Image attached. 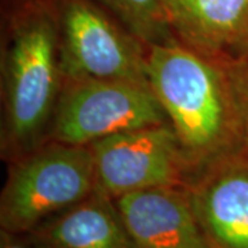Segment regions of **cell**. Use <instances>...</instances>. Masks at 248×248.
I'll use <instances>...</instances> for the list:
<instances>
[{
	"instance_id": "ba28073f",
	"label": "cell",
	"mask_w": 248,
	"mask_h": 248,
	"mask_svg": "<svg viewBox=\"0 0 248 248\" xmlns=\"http://www.w3.org/2000/svg\"><path fill=\"white\" fill-rule=\"evenodd\" d=\"M134 248H208L186 186H160L115 200Z\"/></svg>"
},
{
	"instance_id": "52a82bcc",
	"label": "cell",
	"mask_w": 248,
	"mask_h": 248,
	"mask_svg": "<svg viewBox=\"0 0 248 248\" xmlns=\"http://www.w3.org/2000/svg\"><path fill=\"white\" fill-rule=\"evenodd\" d=\"M208 248H248V153L214 161L186 182Z\"/></svg>"
},
{
	"instance_id": "9c48e42d",
	"label": "cell",
	"mask_w": 248,
	"mask_h": 248,
	"mask_svg": "<svg viewBox=\"0 0 248 248\" xmlns=\"http://www.w3.org/2000/svg\"><path fill=\"white\" fill-rule=\"evenodd\" d=\"M179 43L214 60L237 58L248 37V0H163Z\"/></svg>"
},
{
	"instance_id": "5b68a950",
	"label": "cell",
	"mask_w": 248,
	"mask_h": 248,
	"mask_svg": "<svg viewBox=\"0 0 248 248\" xmlns=\"http://www.w3.org/2000/svg\"><path fill=\"white\" fill-rule=\"evenodd\" d=\"M65 79L149 84V47L95 0H53Z\"/></svg>"
},
{
	"instance_id": "3957f363",
	"label": "cell",
	"mask_w": 248,
	"mask_h": 248,
	"mask_svg": "<svg viewBox=\"0 0 248 248\" xmlns=\"http://www.w3.org/2000/svg\"><path fill=\"white\" fill-rule=\"evenodd\" d=\"M0 231L24 236L95 190L90 146L48 141L7 163Z\"/></svg>"
},
{
	"instance_id": "30bf717a",
	"label": "cell",
	"mask_w": 248,
	"mask_h": 248,
	"mask_svg": "<svg viewBox=\"0 0 248 248\" xmlns=\"http://www.w3.org/2000/svg\"><path fill=\"white\" fill-rule=\"evenodd\" d=\"M21 237L31 248H134L115 200L97 189Z\"/></svg>"
},
{
	"instance_id": "7a4b0ae2",
	"label": "cell",
	"mask_w": 248,
	"mask_h": 248,
	"mask_svg": "<svg viewBox=\"0 0 248 248\" xmlns=\"http://www.w3.org/2000/svg\"><path fill=\"white\" fill-rule=\"evenodd\" d=\"M148 80L177 135L190 177L246 151L226 61L172 40L149 47Z\"/></svg>"
},
{
	"instance_id": "4fadbf2b",
	"label": "cell",
	"mask_w": 248,
	"mask_h": 248,
	"mask_svg": "<svg viewBox=\"0 0 248 248\" xmlns=\"http://www.w3.org/2000/svg\"><path fill=\"white\" fill-rule=\"evenodd\" d=\"M0 248H31L21 236L0 231Z\"/></svg>"
},
{
	"instance_id": "5bb4252c",
	"label": "cell",
	"mask_w": 248,
	"mask_h": 248,
	"mask_svg": "<svg viewBox=\"0 0 248 248\" xmlns=\"http://www.w3.org/2000/svg\"><path fill=\"white\" fill-rule=\"evenodd\" d=\"M246 54H248V37H247V40H246V43H244V46H243V48H241V53H240L239 57H241V55H246Z\"/></svg>"
},
{
	"instance_id": "7c38bea8",
	"label": "cell",
	"mask_w": 248,
	"mask_h": 248,
	"mask_svg": "<svg viewBox=\"0 0 248 248\" xmlns=\"http://www.w3.org/2000/svg\"><path fill=\"white\" fill-rule=\"evenodd\" d=\"M226 65L237 104L246 152L248 153V54L226 61Z\"/></svg>"
},
{
	"instance_id": "8fae6325",
	"label": "cell",
	"mask_w": 248,
	"mask_h": 248,
	"mask_svg": "<svg viewBox=\"0 0 248 248\" xmlns=\"http://www.w3.org/2000/svg\"><path fill=\"white\" fill-rule=\"evenodd\" d=\"M142 43L166 45L177 40L170 28L163 0H95Z\"/></svg>"
},
{
	"instance_id": "8992f818",
	"label": "cell",
	"mask_w": 248,
	"mask_h": 248,
	"mask_svg": "<svg viewBox=\"0 0 248 248\" xmlns=\"http://www.w3.org/2000/svg\"><path fill=\"white\" fill-rule=\"evenodd\" d=\"M95 189L119 199L160 186H186L190 170L171 124L116 134L90 146Z\"/></svg>"
},
{
	"instance_id": "6da1fadb",
	"label": "cell",
	"mask_w": 248,
	"mask_h": 248,
	"mask_svg": "<svg viewBox=\"0 0 248 248\" xmlns=\"http://www.w3.org/2000/svg\"><path fill=\"white\" fill-rule=\"evenodd\" d=\"M0 153L6 163L47 142L63 86L53 0H3Z\"/></svg>"
},
{
	"instance_id": "277c9868",
	"label": "cell",
	"mask_w": 248,
	"mask_h": 248,
	"mask_svg": "<svg viewBox=\"0 0 248 248\" xmlns=\"http://www.w3.org/2000/svg\"><path fill=\"white\" fill-rule=\"evenodd\" d=\"M170 124L151 84L119 79H65L47 142L91 146L116 134Z\"/></svg>"
}]
</instances>
